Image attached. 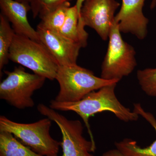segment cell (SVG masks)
<instances>
[{
	"mask_svg": "<svg viewBox=\"0 0 156 156\" xmlns=\"http://www.w3.org/2000/svg\"><path fill=\"white\" fill-rule=\"evenodd\" d=\"M117 83L105 86L96 91L87 94L83 98L75 102H58L50 101V107L55 110L76 112L83 119L90 136L91 141L95 145V140L89 123L90 117L98 113L109 112L119 119L128 122H136L139 115L124 106L118 100L115 88Z\"/></svg>",
	"mask_w": 156,
	"mask_h": 156,
	"instance_id": "obj_1",
	"label": "cell"
},
{
	"mask_svg": "<svg viewBox=\"0 0 156 156\" xmlns=\"http://www.w3.org/2000/svg\"><path fill=\"white\" fill-rule=\"evenodd\" d=\"M52 121L47 118L31 123L14 122L0 116V131L11 133L24 145L43 156H58L60 142L51 136Z\"/></svg>",
	"mask_w": 156,
	"mask_h": 156,
	"instance_id": "obj_2",
	"label": "cell"
},
{
	"mask_svg": "<svg viewBox=\"0 0 156 156\" xmlns=\"http://www.w3.org/2000/svg\"><path fill=\"white\" fill-rule=\"evenodd\" d=\"M55 80L59 91L54 100L58 102L79 101L90 92L119 82L98 77L92 71L77 64L58 66Z\"/></svg>",
	"mask_w": 156,
	"mask_h": 156,
	"instance_id": "obj_3",
	"label": "cell"
},
{
	"mask_svg": "<svg viewBox=\"0 0 156 156\" xmlns=\"http://www.w3.org/2000/svg\"><path fill=\"white\" fill-rule=\"evenodd\" d=\"M9 58L46 79H56L58 65L41 42L15 33Z\"/></svg>",
	"mask_w": 156,
	"mask_h": 156,
	"instance_id": "obj_4",
	"label": "cell"
},
{
	"mask_svg": "<svg viewBox=\"0 0 156 156\" xmlns=\"http://www.w3.org/2000/svg\"><path fill=\"white\" fill-rule=\"evenodd\" d=\"M107 51L101 65V77L119 81L130 74L136 66L134 48L123 40L118 23L114 21L109 35Z\"/></svg>",
	"mask_w": 156,
	"mask_h": 156,
	"instance_id": "obj_5",
	"label": "cell"
},
{
	"mask_svg": "<svg viewBox=\"0 0 156 156\" xmlns=\"http://www.w3.org/2000/svg\"><path fill=\"white\" fill-rule=\"evenodd\" d=\"M5 73L7 77L0 84V98L19 109L34 106L32 97L43 87L46 78L27 72L20 66L14 68L13 71H5Z\"/></svg>",
	"mask_w": 156,
	"mask_h": 156,
	"instance_id": "obj_6",
	"label": "cell"
},
{
	"mask_svg": "<svg viewBox=\"0 0 156 156\" xmlns=\"http://www.w3.org/2000/svg\"><path fill=\"white\" fill-rule=\"evenodd\" d=\"M37 109L41 115L55 122L59 128L62 134V156H94L90 153L95 151L96 146L83 136V127L80 121L68 119L43 104H39Z\"/></svg>",
	"mask_w": 156,
	"mask_h": 156,
	"instance_id": "obj_7",
	"label": "cell"
},
{
	"mask_svg": "<svg viewBox=\"0 0 156 156\" xmlns=\"http://www.w3.org/2000/svg\"><path fill=\"white\" fill-rule=\"evenodd\" d=\"M119 6L115 0H85L80 20L84 26L93 29L102 40L106 41L114 23L115 12Z\"/></svg>",
	"mask_w": 156,
	"mask_h": 156,
	"instance_id": "obj_8",
	"label": "cell"
},
{
	"mask_svg": "<svg viewBox=\"0 0 156 156\" xmlns=\"http://www.w3.org/2000/svg\"><path fill=\"white\" fill-rule=\"evenodd\" d=\"M36 30L40 42L53 56L58 66L76 64L80 50L84 48L82 44L39 24Z\"/></svg>",
	"mask_w": 156,
	"mask_h": 156,
	"instance_id": "obj_9",
	"label": "cell"
},
{
	"mask_svg": "<svg viewBox=\"0 0 156 156\" xmlns=\"http://www.w3.org/2000/svg\"><path fill=\"white\" fill-rule=\"evenodd\" d=\"M145 1L122 0L121 9L115 17L121 32L131 33L140 40L145 38L149 23L143 12Z\"/></svg>",
	"mask_w": 156,
	"mask_h": 156,
	"instance_id": "obj_10",
	"label": "cell"
},
{
	"mask_svg": "<svg viewBox=\"0 0 156 156\" xmlns=\"http://www.w3.org/2000/svg\"><path fill=\"white\" fill-rule=\"evenodd\" d=\"M0 8L2 14L12 23L15 33L41 42L37 32L31 26L27 19V13L31 10L28 2L0 0Z\"/></svg>",
	"mask_w": 156,
	"mask_h": 156,
	"instance_id": "obj_11",
	"label": "cell"
},
{
	"mask_svg": "<svg viewBox=\"0 0 156 156\" xmlns=\"http://www.w3.org/2000/svg\"><path fill=\"white\" fill-rule=\"evenodd\" d=\"M133 111L145 119L152 126L156 132V119L152 114L145 111L141 104H134ZM116 149L126 156H156V140L150 145L142 148L135 140L129 138L115 143Z\"/></svg>",
	"mask_w": 156,
	"mask_h": 156,
	"instance_id": "obj_12",
	"label": "cell"
},
{
	"mask_svg": "<svg viewBox=\"0 0 156 156\" xmlns=\"http://www.w3.org/2000/svg\"><path fill=\"white\" fill-rule=\"evenodd\" d=\"M80 18V16L76 5L69 7L59 33L70 40L80 43L85 48L87 45L89 35L85 30V27L79 23Z\"/></svg>",
	"mask_w": 156,
	"mask_h": 156,
	"instance_id": "obj_13",
	"label": "cell"
},
{
	"mask_svg": "<svg viewBox=\"0 0 156 156\" xmlns=\"http://www.w3.org/2000/svg\"><path fill=\"white\" fill-rule=\"evenodd\" d=\"M0 156H43L24 145L10 132L0 131Z\"/></svg>",
	"mask_w": 156,
	"mask_h": 156,
	"instance_id": "obj_14",
	"label": "cell"
},
{
	"mask_svg": "<svg viewBox=\"0 0 156 156\" xmlns=\"http://www.w3.org/2000/svg\"><path fill=\"white\" fill-rule=\"evenodd\" d=\"M15 32L8 19L0 14V72L9 62V50L13 43Z\"/></svg>",
	"mask_w": 156,
	"mask_h": 156,
	"instance_id": "obj_15",
	"label": "cell"
},
{
	"mask_svg": "<svg viewBox=\"0 0 156 156\" xmlns=\"http://www.w3.org/2000/svg\"><path fill=\"white\" fill-rule=\"evenodd\" d=\"M70 7L67 2L58 8L41 17V21L39 25L44 28L59 33L64 24L67 9Z\"/></svg>",
	"mask_w": 156,
	"mask_h": 156,
	"instance_id": "obj_16",
	"label": "cell"
},
{
	"mask_svg": "<svg viewBox=\"0 0 156 156\" xmlns=\"http://www.w3.org/2000/svg\"><path fill=\"white\" fill-rule=\"evenodd\" d=\"M136 77L141 89L151 97H156V68L139 70Z\"/></svg>",
	"mask_w": 156,
	"mask_h": 156,
	"instance_id": "obj_17",
	"label": "cell"
},
{
	"mask_svg": "<svg viewBox=\"0 0 156 156\" xmlns=\"http://www.w3.org/2000/svg\"><path fill=\"white\" fill-rule=\"evenodd\" d=\"M71 0H29L34 18H40Z\"/></svg>",
	"mask_w": 156,
	"mask_h": 156,
	"instance_id": "obj_18",
	"label": "cell"
},
{
	"mask_svg": "<svg viewBox=\"0 0 156 156\" xmlns=\"http://www.w3.org/2000/svg\"><path fill=\"white\" fill-rule=\"evenodd\" d=\"M102 156H126L124 154L122 153L119 150L115 149L110 150L104 153Z\"/></svg>",
	"mask_w": 156,
	"mask_h": 156,
	"instance_id": "obj_19",
	"label": "cell"
},
{
	"mask_svg": "<svg viewBox=\"0 0 156 156\" xmlns=\"http://www.w3.org/2000/svg\"><path fill=\"white\" fill-rule=\"evenodd\" d=\"M85 0H76V6L77 8L78 12H79V14H80V11L81 8H82V6H83V4L84 1Z\"/></svg>",
	"mask_w": 156,
	"mask_h": 156,
	"instance_id": "obj_20",
	"label": "cell"
},
{
	"mask_svg": "<svg viewBox=\"0 0 156 156\" xmlns=\"http://www.w3.org/2000/svg\"><path fill=\"white\" fill-rule=\"evenodd\" d=\"M156 7V0H152L151 4V9H153Z\"/></svg>",
	"mask_w": 156,
	"mask_h": 156,
	"instance_id": "obj_21",
	"label": "cell"
},
{
	"mask_svg": "<svg viewBox=\"0 0 156 156\" xmlns=\"http://www.w3.org/2000/svg\"><path fill=\"white\" fill-rule=\"evenodd\" d=\"M18 2H28L29 0H16Z\"/></svg>",
	"mask_w": 156,
	"mask_h": 156,
	"instance_id": "obj_22",
	"label": "cell"
}]
</instances>
